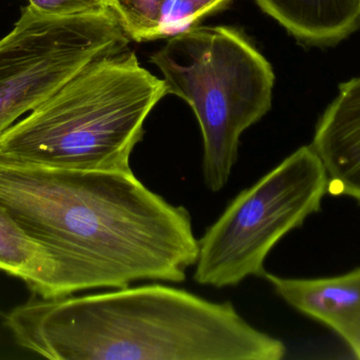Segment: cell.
I'll return each instance as SVG.
<instances>
[{"mask_svg": "<svg viewBox=\"0 0 360 360\" xmlns=\"http://www.w3.org/2000/svg\"><path fill=\"white\" fill-rule=\"evenodd\" d=\"M0 205L63 260L79 292L143 280L184 283L198 257L190 213L134 173L0 160Z\"/></svg>", "mask_w": 360, "mask_h": 360, "instance_id": "obj_1", "label": "cell"}, {"mask_svg": "<svg viewBox=\"0 0 360 360\" xmlns=\"http://www.w3.org/2000/svg\"><path fill=\"white\" fill-rule=\"evenodd\" d=\"M4 323L19 346L52 360H281L287 353L232 302L162 285L33 294Z\"/></svg>", "mask_w": 360, "mask_h": 360, "instance_id": "obj_2", "label": "cell"}, {"mask_svg": "<svg viewBox=\"0 0 360 360\" xmlns=\"http://www.w3.org/2000/svg\"><path fill=\"white\" fill-rule=\"evenodd\" d=\"M164 80L133 51L95 59L0 135V160L25 166L132 173L143 124Z\"/></svg>", "mask_w": 360, "mask_h": 360, "instance_id": "obj_3", "label": "cell"}, {"mask_svg": "<svg viewBox=\"0 0 360 360\" xmlns=\"http://www.w3.org/2000/svg\"><path fill=\"white\" fill-rule=\"evenodd\" d=\"M151 63L167 93L192 108L202 135L203 179L219 192L236 164L241 135L272 107V66L245 34L224 25L175 34Z\"/></svg>", "mask_w": 360, "mask_h": 360, "instance_id": "obj_4", "label": "cell"}, {"mask_svg": "<svg viewBox=\"0 0 360 360\" xmlns=\"http://www.w3.org/2000/svg\"><path fill=\"white\" fill-rule=\"evenodd\" d=\"M327 171L312 146H302L237 194L198 240L194 280L216 289L264 277L275 245L321 209Z\"/></svg>", "mask_w": 360, "mask_h": 360, "instance_id": "obj_5", "label": "cell"}, {"mask_svg": "<svg viewBox=\"0 0 360 360\" xmlns=\"http://www.w3.org/2000/svg\"><path fill=\"white\" fill-rule=\"evenodd\" d=\"M130 40L113 10L54 16L23 8L0 39V135L88 63L127 50Z\"/></svg>", "mask_w": 360, "mask_h": 360, "instance_id": "obj_6", "label": "cell"}, {"mask_svg": "<svg viewBox=\"0 0 360 360\" xmlns=\"http://www.w3.org/2000/svg\"><path fill=\"white\" fill-rule=\"evenodd\" d=\"M311 146L327 171L329 194L360 202V76L340 85Z\"/></svg>", "mask_w": 360, "mask_h": 360, "instance_id": "obj_7", "label": "cell"}, {"mask_svg": "<svg viewBox=\"0 0 360 360\" xmlns=\"http://www.w3.org/2000/svg\"><path fill=\"white\" fill-rule=\"evenodd\" d=\"M264 278L290 306L325 323L360 359V268L331 278Z\"/></svg>", "mask_w": 360, "mask_h": 360, "instance_id": "obj_8", "label": "cell"}, {"mask_svg": "<svg viewBox=\"0 0 360 360\" xmlns=\"http://www.w3.org/2000/svg\"><path fill=\"white\" fill-rule=\"evenodd\" d=\"M0 271L21 279L32 293L40 297H65L79 292L63 260L27 234L2 205Z\"/></svg>", "mask_w": 360, "mask_h": 360, "instance_id": "obj_9", "label": "cell"}, {"mask_svg": "<svg viewBox=\"0 0 360 360\" xmlns=\"http://www.w3.org/2000/svg\"><path fill=\"white\" fill-rule=\"evenodd\" d=\"M254 1L307 46H335L360 29V0Z\"/></svg>", "mask_w": 360, "mask_h": 360, "instance_id": "obj_10", "label": "cell"}, {"mask_svg": "<svg viewBox=\"0 0 360 360\" xmlns=\"http://www.w3.org/2000/svg\"><path fill=\"white\" fill-rule=\"evenodd\" d=\"M173 0H111V8L131 39L162 37Z\"/></svg>", "mask_w": 360, "mask_h": 360, "instance_id": "obj_11", "label": "cell"}, {"mask_svg": "<svg viewBox=\"0 0 360 360\" xmlns=\"http://www.w3.org/2000/svg\"><path fill=\"white\" fill-rule=\"evenodd\" d=\"M232 0H173L164 25L165 36H173L195 27L202 17L224 8Z\"/></svg>", "mask_w": 360, "mask_h": 360, "instance_id": "obj_12", "label": "cell"}, {"mask_svg": "<svg viewBox=\"0 0 360 360\" xmlns=\"http://www.w3.org/2000/svg\"><path fill=\"white\" fill-rule=\"evenodd\" d=\"M29 4L54 16L95 14L112 10L111 0H29Z\"/></svg>", "mask_w": 360, "mask_h": 360, "instance_id": "obj_13", "label": "cell"}]
</instances>
